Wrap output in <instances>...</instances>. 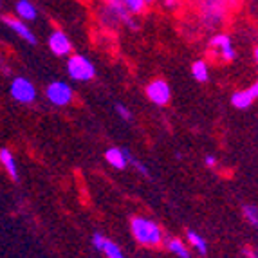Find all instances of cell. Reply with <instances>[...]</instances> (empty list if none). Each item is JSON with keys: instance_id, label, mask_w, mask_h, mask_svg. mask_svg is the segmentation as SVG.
<instances>
[{"instance_id": "6da1fadb", "label": "cell", "mask_w": 258, "mask_h": 258, "mask_svg": "<svg viewBox=\"0 0 258 258\" xmlns=\"http://www.w3.org/2000/svg\"><path fill=\"white\" fill-rule=\"evenodd\" d=\"M130 229H132L134 238L141 245H159L163 242V231L154 220L143 219V217H134L130 220Z\"/></svg>"}, {"instance_id": "7a4b0ae2", "label": "cell", "mask_w": 258, "mask_h": 258, "mask_svg": "<svg viewBox=\"0 0 258 258\" xmlns=\"http://www.w3.org/2000/svg\"><path fill=\"white\" fill-rule=\"evenodd\" d=\"M67 73L74 82H91L96 76V67L87 56L73 54L67 60Z\"/></svg>"}, {"instance_id": "3957f363", "label": "cell", "mask_w": 258, "mask_h": 258, "mask_svg": "<svg viewBox=\"0 0 258 258\" xmlns=\"http://www.w3.org/2000/svg\"><path fill=\"white\" fill-rule=\"evenodd\" d=\"M45 98L51 101L56 107H63V105H69L74 98L73 87L65 82H52L45 89Z\"/></svg>"}, {"instance_id": "277c9868", "label": "cell", "mask_w": 258, "mask_h": 258, "mask_svg": "<svg viewBox=\"0 0 258 258\" xmlns=\"http://www.w3.org/2000/svg\"><path fill=\"white\" fill-rule=\"evenodd\" d=\"M11 96H13L15 101L18 103H33L36 99V89L35 85L24 76H18L15 78L13 82H11V89H9Z\"/></svg>"}, {"instance_id": "5b68a950", "label": "cell", "mask_w": 258, "mask_h": 258, "mask_svg": "<svg viewBox=\"0 0 258 258\" xmlns=\"http://www.w3.org/2000/svg\"><path fill=\"white\" fill-rule=\"evenodd\" d=\"M145 92H147V98L150 99L152 103L159 105V107L166 105L168 101H170V98H172L170 85H168L164 80H154L152 83H148Z\"/></svg>"}, {"instance_id": "8992f818", "label": "cell", "mask_w": 258, "mask_h": 258, "mask_svg": "<svg viewBox=\"0 0 258 258\" xmlns=\"http://www.w3.org/2000/svg\"><path fill=\"white\" fill-rule=\"evenodd\" d=\"M2 20H4L6 26L13 31L18 38H22L26 43H29V45H36V43H38V38H36V35L33 33V29L27 26V22L20 20V18H17V17H4Z\"/></svg>"}, {"instance_id": "52a82bcc", "label": "cell", "mask_w": 258, "mask_h": 258, "mask_svg": "<svg viewBox=\"0 0 258 258\" xmlns=\"http://www.w3.org/2000/svg\"><path fill=\"white\" fill-rule=\"evenodd\" d=\"M49 49L56 56H69L71 51H73V42H71L69 36L65 35L63 31L54 29L49 35Z\"/></svg>"}, {"instance_id": "ba28073f", "label": "cell", "mask_w": 258, "mask_h": 258, "mask_svg": "<svg viewBox=\"0 0 258 258\" xmlns=\"http://www.w3.org/2000/svg\"><path fill=\"white\" fill-rule=\"evenodd\" d=\"M210 45L213 49H217L226 61H233L235 58H237V51H235V47H233L231 38H229L228 35H224V33L213 36V38L210 40Z\"/></svg>"}, {"instance_id": "9c48e42d", "label": "cell", "mask_w": 258, "mask_h": 258, "mask_svg": "<svg viewBox=\"0 0 258 258\" xmlns=\"http://www.w3.org/2000/svg\"><path fill=\"white\" fill-rule=\"evenodd\" d=\"M92 245H94L98 251L107 254L108 258H126L125 254H123V251L117 247V244L108 240L107 237L101 235V233H94V235H92Z\"/></svg>"}, {"instance_id": "30bf717a", "label": "cell", "mask_w": 258, "mask_h": 258, "mask_svg": "<svg viewBox=\"0 0 258 258\" xmlns=\"http://www.w3.org/2000/svg\"><path fill=\"white\" fill-rule=\"evenodd\" d=\"M256 98H258V83H253L249 89L235 92V94L231 96V105L235 108L244 110V108H249L251 105L256 101Z\"/></svg>"}, {"instance_id": "8fae6325", "label": "cell", "mask_w": 258, "mask_h": 258, "mask_svg": "<svg viewBox=\"0 0 258 258\" xmlns=\"http://www.w3.org/2000/svg\"><path fill=\"white\" fill-rule=\"evenodd\" d=\"M15 13H17V18L24 22H35L38 18V8L31 0H17L15 2Z\"/></svg>"}, {"instance_id": "7c38bea8", "label": "cell", "mask_w": 258, "mask_h": 258, "mask_svg": "<svg viewBox=\"0 0 258 258\" xmlns=\"http://www.w3.org/2000/svg\"><path fill=\"white\" fill-rule=\"evenodd\" d=\"M0 163H2V166H4L6 172L11 175V179H15V181H18V168H17V161H15L13 154H11V150H8V148H2L0 150Z\"/></svg>"}, {"instance_id": "4fadbf2b", "label": "cell", "mask_w": 258, "mask_h": 258, "mask_svg": "<svg viewBox=\"0 0 258 258\" xmlns=\"http://www.w3.org/2000/svg\"><path fill=\"white\" fill-rule=\"evenodd\" d=\"M105 159L110 166H114L116 170H125L126 168V159L123 154V148H108L105 152Z\"/></svg>"}, {"instance_id": "5bb4252c", "label": "cell", "mask_w": 258, "mask_h": 258, "mask_svg": "<svg viewBox=\"0 0 258 258\" xmlns=\"http://www.w3.org/2000/svg\"><path fill=\"white\" fill-rule=\"evenodd\" d=\"M191 76L197 80V82L204 83L210 80V69H208V63L204 60H197L191 63Z\"/></svg>"}, {"instance_id": "9a60e30c", "label": "cell", "mask_w": 258, "mask_h": 258, "mask_svg": "<svg viewBox=\"0 0 258 258\" xmlns=\"http://www.w3.org/2000/svg\"><path fill=\"white\" fill-rule=\"evenodd\" d=\"M123 8L128 11L130 15H141L147 9V2L145 0H117Z\"/></svg>"}, {"instance_id": "2e32d148", "label": "cell", "mask_w": 258, "mask_h": 258, "mask_svg": "<svg viewBox=\"0 0 258 258\" xmlns=\"http://www.w3.org/2000/svg\"><path fill=\"white\" fill-rule=\"evenodd\" d=\"M188 240H189V244H191V247H195V249H197L201 254H206L208 253L206 240H204V238L201 237L197 231H194V229H188Z\"/></svg>"}, {"instance_id": "e0dca14e", "label": "cell", "mask_w": 258, "mask_h": 258, "mask_svg": "<svg viewBox=\"0 0 258 258\" xmlns=\"http://www.w3.org/2000/svg\"><path fill=\"white\" fill-rule=\"evenodd\" d=\"M166 247L170 251H172L173 254H177L179 258H189V251L188 247H186L184 244H182L179 238H170V240L166 242Z\"/></svg>"}, {"instance_id": "ac0fdd59", "label": "cell", "mask_w": 258, "mask_h": 258, "mask_svg": "<svg viewBox=\"0 0 258 258\" xmlns=\"http://www.w3.org/2000/svg\"><path fill=\"white\" fill-rule=\"evenodd\" d=\"M123 154H125V159H126V164H132L136 170H138L141 175H145V177H150V172H148V168L145 166V164L141 163V161L136 157V155L132 154L130 150H126V148H123Z\"/></svg>"}, {"instance_id": "d6986e66", "label": "cell", "mask_w": 258, "mask_h": 258, "mask_svg": "<svg viewBox=\"0 0 258 258\" xmlns=\"http://www.w3.org/2000/svg\"><path fill=\"white\" fill-rule=\"evenodd\" d=\"M242 213H244V219L247 220L251 226H258V208L254 206V204H244Z\"/></svg>"}, {"instance_id": "ffe728a7", "label": "cell", "mask_w": 258, "mask_h": 258, "mask_svg": "<svg viewBox=\"0 0 258 258\" xmlns=\"http://www.w3.org/2000/svg\"><path fill=\"white\" fill-rule=\"evenodd\" d=\"M116 112L119 114L121 119H125V121H130V119H132V112H130L128 108L125 107V105L117 103V105H116Z\"/></svg>"}, {"instance_id": "44dd1931", "label": "cell", "mask_w": 258, "mask_h": 258, "mask_svg": "<svg viewBox=\"0 0 258 258\" xmlns=\"http://www.w3.org/2000/svg\"><path fill=\"white\" fill-rule=\"evenodd\" d=\"M204 163H206V166L213 168L217 164V157L215 155H206V159H204Z\"/></svg>"}, {"instance_id": "7402d4cb", "label": "cell", "mask_w": 258, "mask_h": 258, "mask_svg": "<svg viewBox=\"0 0 258 258\" xmlns=\"http://www.w3.org/2000/svg\"><path fill=\"white\" fill-rule=\"evenodd\" d=\"M164 6H166V8H175L177 0H164Z\"/></svg>"}, {"instance_id": "603a6c76", "label": "cell", "mask_w": 258, "mask_h": 258, "mask_svg": "<svg viewBox=\"0 0 258 258\" xmlns=\"http://www.w3.org/2000/svg\"><path fill=\"white\" fill-rule=\"evenodd\" d=\"M244 254H245L247 258H258V256H256V253H253L251 249H244Z\"/></svg>"}, {"instance_id": "cb8c5ba5", "label": "cell", "mask_w": 258, "mask_h": 258, "mask_svg": "<svg viewBox=\"0 0 258 258\" xmlns=\"http://www.w3.org/2000/svg\"><path fill=\"white\" fill-rule=\"evenodd\" d=\"M253 58H254V61H256V58H258V51H256V47H254V51H253Z\"/></svg>"}, {"instance_id": "d4e9b609", "label": "cell", "mask_w": 258, "mask_h": 258, "mask_svg": "<svg viewBox=\"0 0 258 258\" xmlns=\"http://www.w3.org/2000/svg\"><path fill=\"white\" fill-rule=\"evenodd\" d=\"M145 2H147V6H148V4H154V2H157V0H145Z\"/></svg>"}, {"instance_id": "484cf974", "label": "cell", "mask_w": 258, "mask_h": 258, "mask_svg": "<svg viewBox=\"0 0 258 258\" xmlns=\"http://www.w3.org/2000/svg\"><path fill=\"white\" fill-rule=\"evenodd\" d=\"M0 8H2V0H0Z\"/></svg>"}, {"instance_id": "4316f807", "label": "cell", "mask_w": 258, "mask_h": 258, "mask_svg": "<svg viewBox=\"0 0 258 258\" xmlns=\"http://www.w3.org/2000/svg\"><path fill=\"white\" fill-rule=\"evenodd\" d=\"M105 2H107V0H105Z\"/></svg>"}]
</instances>
